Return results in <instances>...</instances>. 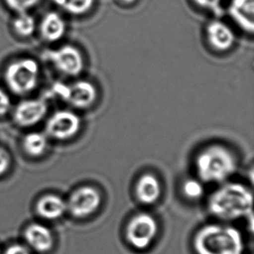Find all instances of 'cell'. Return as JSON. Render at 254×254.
<instances>
[{
    "label": "cell",
    "instance_id": "cell-18",
    "mask_svg": "<svg viewBox=\"0 0 254 254\" xmlns=\"http://www.w3.org/2000/svg\"><path fill=\"white\" fill-rule=\"evenodd\" d=\"M54 3L66 12L81 16L89 12L95 4V0H53Z\"/></svg>",
    "mask_w": 254,
    "mask_h": 254
},
{
    "label": "cell",
    "instance_id": "cell-26",
    "mask_svg": "<svg viewBox=\"0 0 254 254\" xmlns=\"http://www.w3.org/2000/svg\"><path fill=\"white\" fill-rule=\"evenodd\" d=\"M120 2L125 4H131V3H134L136 0H119Z\"/></svg>",
    "mask_w": 254,
    "mask_h": 254
},
{
    "label": "cell",
    "instance_id": "cell-21",
    "mask_svg": "<svg viewBox=\"0 0 254 254\" xmlns=\"http://www.w3.org/2000/svg\"><path fill=\"white\" fill-rule=\"evenodd\" d=\"M41 0H5L7 5L17 13L27 12L28 10L36 6Z\"/></svg>",
    "mask_w": 254,
    "mask_h": 254
},
{
    "label": "cell",
    "instance_id": "cell-4",
    "mask_svg": "<svg viewBox=\"0 0 254 254\" xmlns=\"http://www.w3.org/2000/svg\"><path fill=\"white\" fill-rule=\"evenodd\" d=\"M40 69L36 60L29 58L11 63L4 72L8 88L16 95L24 96L38 87Z\"/></svg>",
    "mask_w": 254,
    "mask_h": 254
},
{
    "label": "cell",
    "instance_id": "cell-19",
    "mask_svg": "<svg viewBox=\"0 0 254 254\" xmlns=\"http://www.w3.org/2000/svg\"><path fill=\"white\" fill-rule=\"evenodd\" d=\"M13 27L17 35L23 38H27L34 33L36 21L34 17L27 12L18 13V16L14 19Z\"/></svg>",
    "mask_w": 254,
    "mask_h": 254
},
{
    "label": "cell",
    "instance_id": "cell-10",
    "mask_svg": "<svg viewBox=\"0 0 254 254\" xmlns=\"http://www.w3.org/2000/svg\"><path fill=\"white\" fill-rule=\"evenodd\" d=\"M47 110L45 99L24 100L14 110V121L20 127H32L45 118Z\"/></svg>",
    "mask_w": 254,
    "mask_h": 254
},
{
    "label": "cell",
    "instance_id": "cell-7",
    "mask_svg": "<svg viewBox=\"0 0 254 254\" xmlns=\"http://www.w3.org/2000/svg\"><path fill=\"white\" fill-rule=\"evenodd\" d=\"M102 196L97 189L90 186H83L69 195L67 212L76 219H86L99 209Z\"/></svg>",
    "mask_w": 254,
    "mask_h": 254
},
{
    "label": "cell",
    "instance_id": "cell-5",
    "mask_svg": "<svg viewBox=\"0 0 254 254\" xmlns=\"http://www.w3.org/2000/svg\"><path fill=\"white\" fill-rule=\"evenodd\" d=\"M158 229V223L155 217L149 213H137L127 222L125 238L131 248L143 251L155 241Z\"/></svg>",
    "mask_w": 254,
    "mask_h": 254
},
{
    "label": "cell",
    "instance_id": "cell-17",
    "mask_svg": "<svg viewBox=\"0 0 254 254\" xmlns=\"http://www.w3.org/2000/svg\"><path fill=\"white\" fill-rule=\"evenodd\" d=\"M48 145V135L42 132H31L23 140L24 152L31 157L42 156L47 150Z\"/></svg>",
    "mask_w": 254,
    "mask_h": 254
},
{
    "label": "cell",
    "instance_id": "cell-9",
    "mask_svg": "<svg viewBox=\"0 0 254 254\" xmlns=\"http://www.w3.org/2000/svg\"><path fill=\"white\" fill-rule=\"evenodd\" d=\"M80 128L78 115L70 110H59L49 118L45 134L58 141H66L76 135Z\"/></svg>",
    "mask_w": 254,
    "mask_h": 254
},
{
    "label": "cell",
    "instance_id": "cell-8",
    "mask_svg": "<svg viewBox=\"0 0 254 254\" xmlns=\"http://www.w3.org/2000/svg\"><path fill=\"white\" fill-rule=\"evenodd\" d=\"M46 59L52 63L55 69L64 76H79L84 68V60L82 53L73 45H64L59 48L49 51Z\"/></svg>",
    "mask_w": 254,
    "mask_h": 254
},
{
    "label": "cell",
    "instance_id": "cell-3",
    "mask_svg": "<svg viewBox=\"0 0 254 254\" xmlns=\"http://www.w3.org/2000/svg\"><path fill=\"white\" fill-rule=\"evenodd\" d=\"M195 168L199 181L223 184L237 170L238 162L230 149L214 144L199 152L195 159Z\"/></svg>",
    "mask_w": 254,
    "mask_h": 254
},
{
    "label": "cell",
    "instance_id": "cell-2",
    "mask_svg": "<svg viewBox=\"0 0 254 254\" xmlns=\"http://www.w3.org/2000/svg\"><path fill=\"white\" fill-rule=\"evenodd\" d=\"M196 254H243L244 241L236 227L224 224H207L192 238Z\"/></svg>",
    "mask_w": 254,
    "mask_h": 254
},
{
    "label": "cell",
    "instance_id": "cell-23",
    "mask_svg": "<svg viewBox=\"0 0 254 254\" xmlns=\"http://www.w3.org/2000/svg\"><path fill=\"white\" fill-rule=\"evenodd\" d=\"M11 108V101L10 96L6 91L0 88V117L5 116L9 113Z\"/></svg>",
    "mask_w": 254,
    "mask_h": 254
},
{
    "label": "cell",
    "instance_id": "cell-11",
    "mask_svg": "<svg viewBox=\"0 0 254 254\" xmlns=\"http://www.w3.org/2000/svg\"><path fill=\"white\" fill-rule=\"evenodd\" d=\"M25 245L32 252L47 254L52 251L55 240L52 230L41 223H31L24 232Z\"/></svg>",
    "mask_w": 254,
    "mask_h": 254
},
{
    "label": "cell",
    "instance_id": "cell-25",
    "mask_svg": "<svg viewBox=\"0 0 254 254\" xmlns=\"http://www.w3.org/2000/svg\"><path fill=\"white\" fill-rule=\"evenodd\" d=\"M198 6L206 10H216L219 9L222 0H192Z\"/></svg>",
    "mask_w": 254,
    "mask_h": 254
},
{
    "label": "cell",
    "instance_id": "cell-13",
    "mask_svg": "<svg viewBox=\"0 0 254 254\" xmlns=\"http://www.w3.org/2000/svg\"><path fill=\"white\" fill-rule=\"evenodd\" d=\"M228 12L233 20L248 33L254 31V0H232Z\"/></svg>",
    "mask_w": 254,
    "mask_h": 254
},
{
    "label": "cell",
    "instance_id": "cell-12",
    "mask_svg": "<svg viewBox=\"0 0 254 254\" xmlns=\"http://www.w3.org/2000/svg\"><path fill=\"white\" fill-rule=\"evenodd\" d=\"M206 34L208 44L216 52H227L235 44L234 31L221 21L210 22L206 26Z\"/></svg>",
    "mask_w": 254,
    "mask_h": 254
},
{
    "label": "cell",
    "instance_id": "cell-1",
    "mask_svg": "<svg viewBox=\"0 0 254 254\" xmlns=\"http://www.w3.org/2000/svg\"><path fill=\"white\" fill-rule=\"evenodd\" d=\"M254 197L247 186L238 182H225L210 195L209 213L224 221L253 217Z\"/></svg>",
    "mask_w": 254,
    "mask_h": 254
},
{
    "label": "cell",
    "instance_id": "cell-20",
    "mask_svg": "<svg viewBox=\"0 0 254 254\" xmlns=\"http://www.w3.org/2000/svg\"><path fill=\"white\" fill-rule=\"evenodd\" d=\"M182 192L187 199L192 200L200 199L204 193L202 182L194 179L186 181L182 186Z\"/></svg>",
    "mask_w": 254,
    "mask_h": 254
},
{
    "label": "cell",
    "instance_id": "cell-15",
    "mask_svg": "<svg viewBox=\"0 0 254 254\" xmlns=\"http://www.w3.org/2000/svg\"><path fill=\"white\" fill-rule=\"evenodd\" d=\"M36 211L44 220H59L67 213V204L60 196L47 194L38 199Z\"/></svg>",
    "mask_w": 254,
    "mask_h": 254
},
{
    "label": "cell",
    "instance_id": "cell-27",
    "mask_svg": "<svg viewBox=\"0 0 254 254\" xmlns=\"http://www.w3.org/2000/svg\"><path fill=\"white\" fill-rule=\"evenodd\" d=\"M0 254H1V249H0Z\"/></svg>",
    "mask_w": 254,
    "mask_h": 254
},
{
    "label": "cell",
    "instance_id": "cell-16",
    "mask_svg": "<svg viewBox=\"0 0 254 254\" xmlns=\"http://www.w3.org/2000/svg\"><path fill=\"white\" fill-rule=\"evenodd\" d=\"M40 32L46 41L51 43L59 41L65 34V21L59 13L54 11L49 12L42 20Z\"/></svg>",
    "mask_w": 254,
    "mask_h": 254
},
{
    "label": "cell",
    "instance_id": "cell-6",
    "mask_svg": "<svg viewBox=\"0 0 254 254\" xmlns=\"http://www.w3.org/2000/svg\"><path fill=\"white\" fill-rule=\"evenodd\" d=\"M54 93L70 106L78 110H86L94 105L97 98V90L88 81H77L70 85L59 83L54 87Z\"/></svg>",
    "mask_w": 254,
    "mask_h": 254
},
{
    "label": "cell",
    "instance_id": "cell-24",
    "mask_svg": "<svg viewBox=\"0 0 254 254\" xmlns=\"http://www.w3.org/2000/svg\"><path fill=\"white\" fill-rule=\"evenodd\" d=\"M3 254H32V251L25 244H12L4 250Z\"/></svg>",
    "mask_w": 254,
    "mask_h": 254
},
{
    "label": "cell",
    "instance_id": "cell-14",
    "mask_svg": "<svg viewBox=\"0 0 254 254\" xmlns=\"http://www.w3.org/2000/svg\"><path fill=\"white\" fill-rule=\"evenodd\" d=\"M162 184L159 179L152 174H145L138 179L135 185V195L144 205H153L162 195Z\"/></svg>",
    "mask_w": 254,
    "mask_h": 254
},
{
    "label": "cell",
    "instance_id": "cell-22",
    "mask_svg": "<svg viewBox=\"0 0 254 254\" xmlns=\"http://www.w3.org/2000/svg\"><path fill=\"white\" fill-rule=\"evenodd\" d=\"M11 166V157L6 149L0 147V176L5 175Z\"/></svg>",
    "mask_w": 254,
    "mask_h": 254
}]
</instances>
